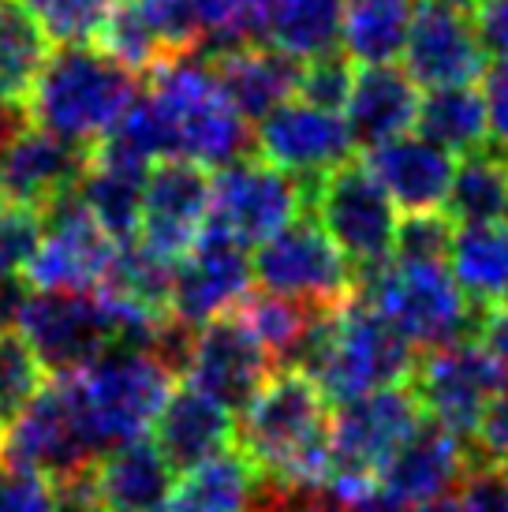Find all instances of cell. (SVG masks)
I'll list each match as a JSON object with an SVG mask.
<instances>
[{
    "label": "cell",
    "mask_w": 508,
    "mask_h": 512,
    "mask_svg": "<svg viewBox=\"0 0 508 512\" xmlns=\"http://www.w3.org/2000/svg\"><path fill=\"white\" fill-rule=\"evenodd\" d=\"M415 128L423 139L438 143L449 154H471L482 150L490 124H486V101L475 86H441L426 90L419 101V120Z\"/></svg>",
    "instance_id": "obj_35"
},
{
    "label": "cell",
    "mask_w": 508,
    "mask_h": 512,
    "mask_svg": "<svg viewBox=\"0 0 508 512\" xmlns=\"http://www.w3.org/2000/svg\"><path fill=\"white\" fill-rule=\"evenodd\" d=\"M408 512H467V509L460 505V498L452 494V498H445V501H434V505H423V509H408Z\"/></svg>",
    "instance_id": "obj_52"
},
{
    "label": "cell",
    "mask_w": 508,
    "mask_h": 512,
    "mask_svg": "<svg viewBox=\"0 0 508 512\" xmlns=\"http://www.w3.org/2000/svg\"><path fill=\"white\" fill-rule=\"evenodd\" d=\"M307 214V191L296 176L262 157H240L213 176V202L206 232H217L236 247H258Z\"/></svg>",
    "instance_id": "obj_11"
},
{
    "label": "cell",
    "mask_w": 508,
    "mask_h": 512,
    "mask_svg": "<svg viewBox=\"0 0 508 512\" xmlns=\"http://www.w3.org/2000/svg\"><path fill=\"white\" fill-rule=\"evenodd\" d=\"M139 98V75L94 45H60L27 98V120L60 139L98 146Z\"/></svg>",
    "instance_id": "obj_3"
},
{
    "label": "cell",
    "mask_w": 508,
    "mask_h": 512,
    "mask_svg": "<svg viewBox=\"0 0 508 512\" xmlns=\"http://www.w3.org/2000/svg\"><path fill=\"white\" fill-rule=\"evenodd\" d=\"M254 146L262 161L296 176L303 187L318 184L333 169L348 165L355 150L348 120L303 98L284 101L262 116L254 131Z\"/></svg>",
    "instance_id": "obj_16"
},
{
    "label": "cell",
    "mask_w": 508,
    "mask_h": 512,
    "mask_svg": "<svg viewBox=\"0 0 508 512\" xmlns=\"http://www.w3.org/2000/svg\"><path fill=\"white\" fill-rule=\"evenodd\" d=\"M359 292L393 322L415 348H441L475 337L482 307H475L445 262H385L359 277Z\"/></svg>",
    "instance_id": "obj_7"
},
{
    "label": "cell",
    "mask_w": 508,
    "mask_h": 512,
    "mask_svg": "<svg viewBox=\"0 0 508 512\" xmlns=\"http://www.w3.org/2000/svg\"><path fill=\"white\" fill-rule=\"evenodd\" d=\"M146 176H150L146 161H139L135 154H127L113 143H98L90 150L83 184L75 195L116 243H131L139 232Z\"/></svg>",
    "instance_id": "obj_27"
},
{
    "label": "cell",
    "mask_w": 508,
    "mask_h": 512,
    "mask_svg": "<svg viewBox=\"0 0 508 512\" xmlns=\"http://www.w3.org/2000/svg\"><path fill=\"white\" fill-rule=\"evenodd\" d=\"M213 176L187 157H165L150 165L135 243L161 262H180L198 243L210 221Z\"/></svg>",
    "instance_id": "obj_14"
},
{
    "label": "cell",
    "mask_w": 508,
    "mask_h": 512,
    "mask_svg": "<svg viewBox=\"0 0 508 512\" xmlns=\"http://www.w3.org/2000/svg\"><path fill=\"white\" fill-rule=\"evenodd\" d=\"M210 68L217 72L232 105L247 120H262L277 105H284V101H292L299 94L303 60L288 57L273 45L251 42L210 57Z\"/></svg>",
    "instance_id": "obj_28"
},
{
    "label": "cell",
    "mask_w": 508,
    "mask_h": 512,
    "mask_svg": "<svg viewBox=\"0 0 508 512\" xmlns=\"http://www.w3.org/2000/svg\"><path fill=\"white\" fill-rule=\"evenodd\" d=\"M27 277L23 273H0V329H15L19 311L27 303Z\"/></svg>",
    "instance_id": "obj_49"
},
{
    "label": "cell",
    "mask_w": 508,
    "mask_h": 512,
    "mask_svg": "<svg viewBox=\"0 0 508 512\" xmlns=\"http://www.w3.org/2000/svg\"><path fill=\"white\" fill-rule=\"evenodd\" d=\"M348 512H400V509H393L389 501H381L378 494H370V498H363V501H355V505H348Z\"/></svg>",
    "instance_id": "obj_51"
},
{
    "label": "cell",
    "mask_w": 508,
    "mask_h": 512,
    "mask_svg": "<svg viewBox=\"0 0 508 512\" xmlns=\"http://www.w3.org/2000/svg\"><path fill=\"white\" fill-rule=\"evenodd\" d=\"M206 42L195 0H120L98 34V49L135 75L195 57Z\"/></svg>",
    "instance_id": "obj_15"
},
{
    "label": "cell",
    "mask_w": 508,
    "mask_h": 512,
    "mask_svg": "<svg viewBox=\"0 0 508 512\" xmlns=\"http://www.w3.org/2000/svg\"><path fill=\"white\" fill-rule=\"evenodd\" d=\"M367 169L385 187V195L396 202V210L426 214V210H445L456 161L438 143L408 131L400 139L367 150Z\"/></svg>",
    "instance_id": "obj_24"
},
{
    "label": "cell",
    "mask_w": 508,
    "mask_h": 512,
    "mask_svg": "<svg viewBox=\"0 0 508 512\" xmlns=\"http://www.w3.org/2000/svg\"><path fill=\"white\" fill-rule=\"evenodd\" d=\"M23 120H27V116L19 113V109H12V105H4V101H0V150H4V143L12 139V131L19 128Z\"/></svg>",
    "instance_id": "obj_50"
},
{
    "label": "cell",
    "mask_w": 508,
    "mask_h": 512,
    "mask_svg": "<svg viewBox=\"0 0 508 512\" xmlns=\"http://www.w3.org/2000/svg\"><path fill=\"white\" fill-rule=\"evenodd\" d=\"M426 419L411 385H389L337 404L329 419V475L325 486L340 501H363L374 494L381 468Z\"/></svg>",
    "instance_id": "obj_6"
},
{
    "label": "cell",
    "mask_w": 508,
    "mask_h": 512,
    "mask_svg": "<svg viewBox=\"0 0 508 512\" xmlns=\"http://www.w3.org/2000/svg\"><path fill=\"white\" fill-rule=\"evenodd\" d=\"M98 445L86 430V419L71 397V385L60 382L45 385L38 397L30 400L15 423L0 434V460L34 468L49 479H71L98 460Z\"/></svg>",
    "instance_id": "obj_12"
},
{
    "label": "cell",
    "mask_w": 508,
    "mask_h": 512,
    "mask_svg": "<svg viewBox=\"0 0 508 512\" xmlns=\"http://www.w3.org/2000/svg\"><path fill=\"white\" fill-rule=\"evenodd\" d=\"M475 30L486 57L508 60V0H475Z\"/></svg>",
    "instance_id": "obj_47"
},
{
    "label": "cell",
    "mask_w": 508,
    "mask_h": 512,
    "mask_svg": "<svg viewBox=\"0 0 508 512\" xmlns=\"http://www.w3.org/2000/svg\"><path fill=\"white\" fill-rule=\"evenodd\" d=\"M355 68L344 49H333V53H322L303 64V75H299V94L296 98L311 101V105H322V109H333L340 113L348 98H352L355 86Z\"/></svg>",
    "instance_id": "obj_41"
},
{
    "label": "cell",
    "mask_w": 508,
    "mask_h": 512,
    "mask_svg": "<svg viewBox=\"0 0 508 512\" xmlns=\"http://www.w3.org/2000/svg\"><path fill=\"white\" fill-rule=\"evenodd\" d=\"M251 277L262 292L296 299L318 311H333L359 292L355 266L311 214H299L292 225L254 247Z\"/></svg>",
    "instance_id": "obj_8"
},
{
    "label": "cell",
    "mask_w": 508,
    "mask_h": 512,
    "mask_svg": "<svg viewBox=\"0 0 508 512\" xmlns=\"http://www.w3.org/2000/svg\"><path fill=\"white\" fill-rule=\"evenodd\" d=\"M329 404L303 370H277L236 419V449L269 486H325Z\"/></svg>",
    "instance_id": "obj_1"
},
{
    "label": "cell",
    "mask_w": 508,
    "mask_h": 512,
    "mask_svg": "<svg viewBox=\"0 0 508 512\" xmlns=\"http://www.w3.org/2000/svg\"><path fill=\"white\" fill-rule=\"evenodd\" d=\"M254 512H348V501H340L329 486H269L254 501Z\"/></svg>",
    "instance_id": "obj_44"
},
{
    "label": "cell",
    "mask_w": 508,
    "mask_h": 512,
    "mask_svg": "<svg viewBox=\"0 0 508 512\" xmlns=\"http://www.w3.org/2000/svg\"><path fill=\"white\" fill-rule=\"evenodd\" d=\"M508 210V165L501 150H471L456 165L445 214L456 225H490Z\"/></svg>",
    "instance_id": "obj_36"
},
{
    "label": "cell",
    "mask_w": 508,
    "mask_h": 512,
    "mask_svg": "<svg viewBox=\"0 0 508 512\" xmlns=\"http://www.w3.org/2000/svg\"><path fill=\"white\" fill-rule=\"evenodd\" d=\"M505 303H508V296H505Z\"/></svg>",
    "instance_id": "obj_55"
},
{
    "label": "cell",
    "mask_w": 508,
    "mask_h": 512,
    "mask_svg": "<svg viewBox=\"0 0 508 512\" xmlns=\"http://www.w3.org/2000/svg\"><path fill=\"white\" fill-rule=\"evenodd\" d=\"M64 382L71 385V397L83 412L98 453H109L124 441L142 438L146 427H154L176 374L150 348L113 344L105 356L79 374H68Z\"/></svg>",
    "instance_id": "obj_5"
},
{
    "label": "cell",
    "mask_w": 508,
    "mask_h": 512,
    "mask_svg": "<svg viewBox=\"0 0 508 512\" xmlns=\"http://www.w3.org/2000/svg\"><path fill=\"white\" fill-rule=\"evenodd\" d=\"M501 468H505V475H508V464H501Z\"/></svg>",
    "instance_id": "obj_54"
},
{
    "label": "cell",
    "mask_w": 508,
    "mask_h": 512,
    "mask_svg": "<svg viewBox=\"0 0 508 512\" xmlns=\"http://www.w3.org/2000/svg\"><path fill=\"white\" fill-rule=\"evenodd\" d=\"M415 367L419 348L363 292L325 311L322 326L299 363V370L311 374L333 404L389 385H408Z\"/></svg>",
    "instance_id": "obj_2"
},
{
    "label": "cell",
    "mask_w": 508,
    "mask_h": 512,
    "mask_svg": "<svg viewBox=\"0 0 508 512\" xmlns=\"http://www.w3.org/2000/svg\"><path fill=\"white\" fill-rule=\"evenodd\" d=\"M471 464H475V453L467 449V438L445 430L434 419H423L381 468L374 494L400 512L423 509L452 498L467 479Z\"/></svg>",
    "instance_id": "obj_21"
},
{
    "label": "cell",
    "mask_w": 508,
    "mask_h": 512,
    "mask_svg": "<svg viewBox=\"0 0 508 512\" xmlns=\"http://www.w3.org/2000/svg\"><path fill=\"white\" fill-rule=\"evenodd\" d=\"M408 385L423 404L426 419L471 441L486 404L497 397V389H505L508 378L490 352L475 337H467L423 352Z\"/></svg>",
    "instance_id": "obj_13"
},
{
    "label": "cell",
    "mask_w": 508,
    "mask_h": 512,
    "mask_svg": "<svg viewBox=\"0 0 508 512\" xmlns=\"http://www.w3.org/2000/svg\"><path fill=\"white\" fill-rule=\"evenodd\" d=\"M307 191V214L329 232L359 277L381 270L393 258L396 202L374 180V172L359 161H348L322 176Z\"/></svg>",
    "instance_id": "obj_9"
},
{
    "label": "cell",
    "mask_w": 508,
    "mask_h": 512,
    "mask_svg": "<svg viewBox=\"0 0 508 512\" xmlns=\"http://www.w3.org/2000/svg\"><path fill=\"white\" fill-rule=\"evenodd\" d=\"M90 150L94 146L60 139L53 131L23 120L0 150V199L38 214L53 210L57 202L79 191Z\"/></svg>",
    "instance_id": "obj_19"
},
{
    "label": "cell",
    "mask_w": 508,
    "mask_h": 512,
    "mask_svg": "<svg viewBox=\"0 0 508 512\" xmlns=\"http://www.w3.org/2000/svg\"><path fill=\"white\" fill-rule=\"evenodd\" d=\"M475 341L490 352L501 374L508 378V303H490V307H482L479 314V329H475Z\"/></svg>",
    "instance_id": "obj_48"
},
{
    "label": "cell",
    "mask_w": 508,
    "mask_h": 512,
    "mask_svg": "<svg viewBox=\"0 0 508 512\" xmlns=\"http://www.w3.org/2000/svg\"><path fill=\"white\" fill-rule=\"evenodd\" d=\"M251 292V258L217 232H202L172 270V314L187 326H206L236 311Z\"/></svg>",
    "instance_id": "obj_22"
},
{
    "label": "cell",
    "mask_w": 508,
    "mask_h": 512,
    "mask_svg": "<svg viewBox=\"0 0 508 512\" xmlns=\"http://www.w3.org/2000/svg\"><path fill=\"white\" fill-rule=\"evenodd\" d=\"M202 30H206V53H228L240 45L258 42V8L262 0H195Z\"/></svg>",
    "instance_id": "obj_39"
},
{
    "label": "cell",
    "mask_w": 508,
    "mask_h": 512,
    "mask_svg": "<svg viewBox=\"0 0 508 512\" xmlns=\"http://www.w3.org/2000/svg\"><path fill=\"white\" fill-rule=\"evenodd\" d=\"M42 225L45 217L38 210L0 199V273H23L27 277L30 258L42 243Z\"/></svg>",
    "instance_id": "obj_42"
},
{
    "label": "cell",
    "mask_w": 508,
    "mask_h": 512,
    "mask_svg": "<svg viewBox=\"0 0 508 512\" xmlns=\"http://www.w3.org/2000/svg\"><path fill=\"white\" fill-rule=\"evenodd\" d=\"M45 389V367L23 333L0 329V434Z\"/></svg>",
    "instance_id": "obj_37"
},
{
    "label": "cell",
    "mask_w": 508,
    "mask_h": 512,
    "mask_svg": "<svg viewBox=\"0 0 508 512\" xmlns=\"http://www.w3.org/2000/svg\"><path fill=\"white\" fill-rule=\"evenodd\" d=\"M475 449H479V460H490V464H508V385L497 389V397L486 404L479 427L471 434Z\"/></svg>",
    "instance_id": "obj_45"
},
{
    "label": "cell",
    "mask_w": 508,
    "mask_h": 512,
    "mask_svg": "<svg viewBox=\"0 0 508 512\" xmlns=\"http://www.w3.org/2000/svg\"><path fill=\"white\" fill-rule=\"evenodd\" d=\"M184 374L195 389L221 400L228 412H243L254 393L277 374V363L240 311H228L195 329Z\"/></svg>",
    "instance_id": "obj_20"
},
{
    "label": "cell",
    "mask_w": 508,
    "mask_h": 512,
    "mask_svg": "<svg viewBox=\"0 0 508 512\" xmlns=\"http://www.w3.org/2000/svg\"><path fill=\"white\" fill-rule=\"evenodd\" d=\"M449 270L475 307H490L508 296V225H456Z\"/></svg>",
    "instance_id": "obj_34"
},
{
    "label": "cell",
    "mask_w": 508,
    "mask_h": 512,
    "mask_svg": "<svg viewBox=\"0 0 508 512\" xmlns=\"http://www.w3.org/2000/svg\"><path fill=\"white\" fill-rule=\"evenodd\" d=\"M42 217V243L30 258L27 281L34 288L98 292L120 243L98 225V217L79 202V195L57 202Z\"/></svg>",
    "instance_id": "obj_18"
},
{
    "label": "cell",
    "mask_w": 508,
    "mask_h": 512,
    "mask_svg": "<svg viewBox=\"0 0 508 512\" xmlns=\"http://www.w3.org/2000/svg\"><path fill=\"white\" fill-rule=\"evenodd\" d=\"M404 72L423 90L482 79L486 49L475 30V0H419L404 45Z\"/></svg>",
    "instance_id": "obj_17"
},
{
    "label": "cell",
    "mask_w": 508,
    "mask_h": 512,
    "mask_svg": "<svg viewBox=\"0 0 508 512\" xmlns=\"http://www.w3.org/2000/svg\"><path fill=\"white\" fill-rule=\"evenodd\" d=\"M154 445L172 471H191L236 445V412L191 382L172 385L169 400L154 419Z\"/></svg>",
    "instance_id": "obj_23"
},
{
    "label": "cell",
    "mask_w": 508,
    "mask_h": 512,
    "mask_svg": "<svg viewBox=\"0 0 508 512\" xmlns=\"http://www.w3.org/2000/svg\"><path fill=\"white\" fill-rule=\"evenodd\" d=\"M150 98L165 120L172 157H187L206 169H225L247 157L251 120L232 105L210 60L198 64L195 57H184L157 68Z\"/></svg>",
    "instance_id": "obj_4"
},
{
    "label": "cell",
    "mask_w": 508,
    "mask_h": 512,
    "mask_svg": "<svg viewBox=\"0 0 508 512\" xmlns=\"http://www.w3.org/2000/svg\"><path fill=\"white\" fill-rule=\"evenodd\" d=\"M236 311L254 329V337L266 344V352L281 370H299L325 318V311H318V307L273 296V292H254V296L247 292V299Z\"/></svg>",
    "instance_id": "obj_33"
},
{
    "label": "cell",
    "mask_w": 508,
    "mask_h": 512,
    "mask_svg": "<svg viewBox=\"0 0 508 512\" xmlns=\"http://www.w3.org/2000/svg\"><path fill=\"white\" fill-rule=\"evenodd\" d=\"M0 512H60L57 479L19 464H0Z\"/></svg>",
    "instance_id": "obj_43"
},
{
    "label": "cell",
    "mask_w": 508,
    "mask_h": 512,
    "mask_svg": "<svg viewBox=\"0 0 508 512\" xmlns=\"http://www.w3.org/2000/svg\"><path fill=\"white\" fill-rule=\"evenodd\" d=\"M15 326L53 378L79 374L120 344L116 318L98 292L38 288V296H27Z\"/></svg>",
    "instance_id": "obj_10"
},
{
    "label": "cell",
    "mask_w": 508,
    "mask_h": 512,
    "mask_svg": "<svg viewBox=\"0 0 508 512\" xmlns=\"http://www.w3.org/2000/svg\"><path fill=\"white\" fill-rule=\"evenodd\" d=\"M501 221H505V225H508V210H505V217H501Z\"/></svg>",
    "instance_id": "obj_53"
},
{
    "label": "cell",
    "mask_w": 508,
    "mask_h": 512,
    "mask_svg": "<svg viewBox=\"0 0 508 512\" xmlns=\"http://www.w3.org/2000/svg\"><path fill=\"white\" fill-rule=\"evenodd\" d=\"M419 83L404 68L378 64V68H359L355 72L352 98L344 105V120L352 131V143L359 150L400 139L415 128L419 120Z\"/></svg>",
    "instance_id": "obj_26"
},
{
    "label": "cell",
    "mask_w": 508,
    "mask_h": 512,
    "mask_svg": "<svg viewBox=\"0 0 508 512\" xmlns=\"http://www.w3.org/2000/svg\"><path fill=\"white\" fill-rule=\"evenodd\" d=\"M348 0H262L258 42L281 49L296 60H314L340 49Z\"/></svg>",
    "instance_id": "obj_29"
},
{
    "label": "cell",
    "mask_w": 508,
    "mask_h": 512,
    "mask_svg": "<svg viewBox=\"0 0 508 512\" xmlns=\"http://www.w3.org/2000/svg\"><path fill=\"white\" fill-rule=\"evenodd\" d=\"M116 4L120 0H27V8L49 30V38H57L60 45L98 42L101 27Z\"/></svg>",
    "instance_id": "obj_38"
},
{
    "label": "cell",
    "mask_w": 508,
    "mask_h": 512,
    "mask_svg": "<svg viewBox=\"0 0 508 512\" xmlns=\"http://www.w3.org/2000/svg\"><path fill=\"white\" fill-rule=\"evenodd\" d=\"M419 0H348L340 49L355 68H378L404 57Z\"/></svg>",
    "instance_id": "obj_31"
},
{
    "label": "cell",
    "mask_w": 508,
    "mask_h": 512,
    "mask_svg": "<svg viewBox=\"0 0 508 512\" xmlns=\"http://www.w3.org/2000/svg\"><path fill=\"white\" fill-rule=\"evenodd\" d=\"M176 486V471L154 438H135L94 460L98 512H161Z\"/></svg>",
    "instance_id": "obj_25"
},
{
    "label": "cell",
    "mask_w": 508,
    "mask_h": 512,
    "mask_svg": "<svg viewBox=\"0 0 508 512\" xmlns=\"http://www.w3.org/2000/svg\"><path fill=\"white\" fill-rule=\"evenodd\" d=\"M262 494V475L232 445L228 453L184 471L161 512H254Z\"/></svg>",
    "instance_id": "obj_30"
},
{
    "label": "cell",
    "mask_w": 508,
    "mask_h": 512,
    "mask_svg": "<svg viewBox=\"0 0 508 512\" xmlns=\"http://www.w3.org/2000/svg\"><path fill=\"white\" fill-rule=\"evenodd\" d=\"M49 57V30L27 8V0H0V101L23 113Z\"/></svg>",
    "instance_id": "obj_32"
},
{
    "label": "cell",
    "mask_w": 508,
    "mask_h": 512,
    "mask_svg": "<svg viewBox=\"0 0 508 512\" xmlns=\"http://www.w3.org/2000/svg\"><path fill=\"white\" fill-rule=\"evenodd\" d=\"M456 221L445 210L408 214L396 225L393 262H449Z\"/></svg>",
    "instance_id": "obj_40"
},
{
    "label": "cell",
    "mask_w": 508,
    "mask_h": 512,
    "mask_svg": "<svg viewBox=\"0 0 508 512\" xmlns=\"http://www.w3.org/2000/svg\"><path fill=\"white\" fill-rule=\"evenodd\" d=\"M482 101H486V124L497 150H508V60H494L482 72Z\"/></svg>",
    "instance_id": "obj_46"
}]
</instances>
